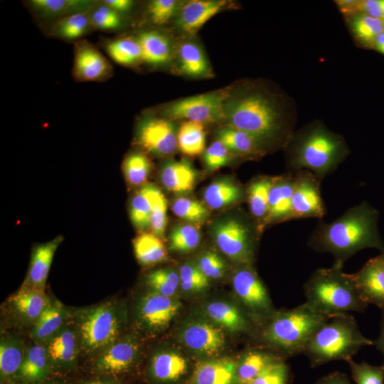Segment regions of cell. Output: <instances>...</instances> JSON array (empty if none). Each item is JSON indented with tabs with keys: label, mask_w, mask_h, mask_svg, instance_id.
Listing matches in <instances>:
<instances>
[{
	"label": "cell",
	"mask_w": 384,
	"mask_h": 384,
	"mask_svg": "<svg viewBox=\"0 0 384 384\" xmlns=\"http://www.w3.org/2000/svg\"><path fill=\"white\" fill-rule=\"evenodd\" d=\"M378 218L379 213L375 208L362 202L331 223H319L309 235L308 246L316 252L331 254L334 264L342 267L361 250L375 248L384 252Z\"/></svg>",
	"instance_id": "obj_1"
},
{
	"label": "cell",
	"mask_w": 384,
	"mask_h": 384,
	"mask_svg": "<svg viewBox=\"0 0 384 384\" xmlns=\"http://www.w3.org/2000/svg\"><path fill=\"white\" fill-rule=\"evenodd\" d=\"M283 103L264 91L249 89L228 97L224 120L268 144L286 146L293 134L295 119Z\"/></svg>",
	"instance_id": "obj_2"
},
{
	"label": "cell",
	"mask_w": 384,
	"mask_h": 384,
	"mask_svg": "<svg viewBox=\"0 0 384 384\" xmlns=\"http://www.w3.org/2000/svg\"><path fill=\"white\" fill-rule=\"evenodd\" d=\"M286 146L292 172L308 170L320 180L335 171L349 153L343 137L320 122L294 132Z\"/></svg>",
	"instance_id": "obj_3"
},
{
	"label": "cell",
	"mask_w": 384,
	"mask_h": 384,
	"mask_svg": "<svg viewBox=\"0 0 384 384\" xmlns=\"http://www.w3.org/2000/svg\"><path fill=\"white\" fill-rule=\"evenodd\" d=\"M306 303L329 316L364 312L367 307L357 289L352 274L334 264L316 270L304 286Z\"/></svg>",
	"instance_id": "obj_4"
},
{
	"label": "cell",
	"mask_w": 384,
	"mask_h": 384,
	"mask_svg": "<svg viewBox=\"0 0 384 384\" xmlns=\"http://www.w3.org/2000/svg\"><path fill=\"white\" fill-rule=\"evenodd\" d=\"M330 318L304 302L291 309L274 311L264 325L261 337L283 355L296 356L304 352L311 337Z\"/></svg>",
	"instance_id": "obj_5"
},
{
	"label": "cell",
	"mask_w": 384,
	"mask_h": 384,
	"mask_svg": "<svg viewBox=\"0 0 384 384\" xmlns=\"http://www.w3.org/2000/svg\"><path fill=\"white\" fill-rule=\"evenodd\" d=\"M81 355L88 358L106 348L123 334L127 321L122 303L113 298L97 304L73 309Z\"/></svg>",
	"instance_id": "obj_6"
},
{
	"label": "cell",
	"mask_w": 384,
	"mask_h": 384,
	"mask_svg": "<svg viewBox=\"0 0 384 384\" xmlns=\"http://www.w3.org/2000/svg\"><path fill=\"white\" fill-rule=\"evenodd\" d=\"M373 345L349 314L333 316L311 337L304 351L312 366L336 360L349 361L363 347Z\"/></svg>",
	"instance_id": "obj_7"
},
{
	"label": "cell",
	"mask_w": 384,
	"mask_h": 384,
	"mask_svg": "<svg viewBox=\"0 0 384 384\" xmlns=\"http://www.w3.org/2000/svg\"><path fill=\"white\" fill-rule=\"evenodd\" d=\"M180 308L181 302L174 297L147 291L136 301L134 324L139 331L155 335L168 327Z\"/></svg>",
	"instance_id": "obj_8"
},
{
	"label": "cell",
	"mask_w": 384,
	"mask_h": 384,
	"mask_svg": "<svg viewBox=\"0 0 384 384\" xmlns=\"http://www.w3.org/2000/svg\"><path fill=\"white\" fill-rule=\"evenodd\" d=\"M141 351L142 345L137 334L125 333L110 346L90 357L91 369L99 375H124L137 363Z\"/></svg>",
	"instance_id": "obj_9"
},
{
	"label": "cell",
	"mask_w": 384,
	"mask_h": 384,
	"mask_svg": "<svg viewBox=\"0 0 384 384\" xmlns=\"http://www.w3.org/2000/svg\"><path fill=\"white\" fill-rule=\"evenodd\" d=\"M214 238L220 251L233 261L250 265L254 255V235L250 227L242 220L230 218L215 225Z\"/></svg>",
	"instance_id": "obj_10"
},
{
	"label": "cell",
	"mask_w": 384,
	"mask_h": 384,
	"mask_svg": "<svg viewBox=\"0 0 384 384\" xmlns=\"http://www.w3.org/2000/svg\"><path fill=\"white\" fill-rule=\"evenodd\" d=\"M225 90L202 94L179 100L169 105L166 114L175 119L200 123L224 120V105L228 97Z\"/></svg>",
	"instance_id": "obj_11"
},
{
	"label": "cell",
	"mask_w": 384,
	"mask_h": 384,
	"mask_svg": "<svg viewBox=\"0 0 384 384\" xmlns=\"http://www.w3.org/2000/svg\"><path fill=\"white\" fill-rule=\"evenodd\" d=\"M321 180L308 170L294 172L292 198V220L322 218L326 207L321 195Z\"/></svg>",
	"instance_id": "obj_12"
},
{
	"label": "cell",
	"mask_w": 384,
	"mask_h": 384,
	"mask_svg": "<svg viewBox=\"0 0 384 384\" xmlns=\"http://www.w3.org/2000/svg\"><path fill=\"white\" fill-rule=\"evenodd\" d=\"M233 287L237 297L251 314L269 318L274 312L265 284L250 265L235 273Z\"/></svg>",
	"instance_id": "obj_13"
},
{
	"label": "cell",
	"mask_w": 384,
	"mask_h": 384,
	"mask_svg": "<svg viewBox=\"0 0 384 384\" xmlns=\"http://www.w3.org/2000/svg\"><path fill=\"white\" fill-rule=\"evenodd\" d=\"M50 300L45 290L21 287L8 297L4 304V309L14 326L31 329Z\"/></svg>",
	"instance_id": "obj_14"
},
{
	"label": "cell",
	"mask_w": 384,
	"mask_h": 384,
	"mask_svg": "<svg viewBox=\"0 0 384 384\" xmlns=\"http://www.w3.org/2000/svg\"><path fill=\"white\" fill-rule=\"evenodd\" d=\"M179 337L188 349L207 356L218 353L225 344L223 329L211 321L204 320H193L183 325Z\"/></svg>",
	"instance_id": "obj_15"
},
{
	"label": "cell",
	"mask_w": 384,
	"mask_h": 384,
	"mask_svg": "<svg viewBox=\"0 0 384 384\" xmlns=\"http://www.w3.org/2000/svg\"><path fill=\"white\" fill-rule=\"evenodd\" d=\"M45 345L52 371L66 373L73 370L82 355L79 336L73 318Z\"/></svg>",
	"instance_id": "obj_16"
},
{
	"label": "cell",
	"mask_w": 384,
	"mask_h": 384,
	"mask_svg": "<svg viewBox=\"0 0 384 384\" xmlns=\"http://www.w3.org/2000/svg\"><path fill=\"white\" fill-rule=\"evenodd\" d=\"M137 140L145 150L160 156L171 154L178 146L174 124L164 118L148 117L142 121Z\"/></svg>",
	"instance_id": "obj_17"
},
{
	"label": "cell",
	"mask_w": 384,
	"mask_h": 384,
	"mask_svg": "<svg viewBox=\"0 0 384 384\" xmlns=\"http://www.w3.org/2000/svg\"><path fill=\"white\" fill-rule=\"evenodd\" d=\"M73 314V309L56 299H50L47 307L30 329L31 341L40 344L48 343L71 321Z\"/></svg>",
	"instance_id": "obj_18"
},
{
	"label": "cell",
	"mask_w": 384,
	"mask_h": 384,
	"mask_svg": "<svg viewBox=\"0 0 384 384\" xmlns=\"http://www.w3.org/2000/svg\"><path fill=\"white\" fill-rule=\"evenodd\" d=\"M352 274L363 301L384 310V266L378 258L369 260Z\"/></svg>",
	"instance_id": "obj_19"
},
{
	"label": "cell",
	"mask_w": 384,
	"mask_h": 384,
	"mask_svg": "<svg viewBox=\"0 0 384 384\" xmlns=\"http://www.w3.org/2000/svg\"><path fill=\"white\" fill-rule=\"evenodd\" d=\"M294 172L276 176L270 189L268 212L262 228L273 223L292 220V198Z\"/></svg>",
	"instance_id": "obj_20"
},
{
	"label": "cell",
	"mask_w": 384,
	"mask_h": 384,
	"mask_svg": "<svg viewBox=\"0 0 384 384\" xmlns=\"http://www.w3.org/2000/svg\"><path fill=\"white\" fill-rule=\"evenodd\" d=\"M63 240L62 236H58L33 249L29 268L21 287L45 290L53 259Z\"/></svg>",
	"instance_id": "obj_21"
},
{
	"label": "cell",
	"mask_w": 384,
	"mask_h": 384,
	"mask_svg": "<svg viewBox=\"0 0 384 384\" xmlns=\"http://www.w3.org/2000/svg\"><path fill=\"white\" fill-rule=\"evenodd\" d=\"M226 4L225 1L221 0L190 1L181 8L177 24L186 33H196L210 18L223 9Z\"/></svg>",
	"instance_id": "obj_22"
},
{
	"label": "cell",
	"mask_w": 384,
	"mask_h": 384,
	"mask_svg": "<svg viewBox=\"0 0 384 384\" xmlns=\"http://www.w3.org/2000/svg\"><path fill=\"white\" fill-rule=\"evenodd\" d=\"M188 370V362L180 353L161 350L151 357L149 371L151 377L160 383H170L178 380Z\"/></svg>",
	"instance_id": "obj_23"
},
{
	"label": "cell",
	"mask_w": 384,
	"mask_h": 384,
	"mask_svg": "<svg viewBox=\"0 0 384 384\" xmlns=\"http://www.w3.org/2000/svg\"><path fill=\"white\" fill-rule=\"evenodd\" d=\"M193 384H235L237 363L230 358H218L199 363L193 372Z\"/></svg>",
	"instance_id": "obj_24"
},
{
	"label": "cell",
	"mask_w": 384,
	"mask_h": 384,
	"mask_svg": "<svg viewBox=\"0 0 384 384\" xmlns=\"http://www.w3.org/2000/svg\"><path fill=\"white\" fill-rule=\"evenodd\" d=\"M52 372L45 344L27 345L23 361L16 377L28 383H38L45 380Z\"/></svg>",
	"instance_id": "obj_25"
},
{
	"label": "cell",
	"mask_w": 384,
	"mask_h": 384,
	"mask_svg": "<svg viewBox=\"0 0 384 384\" xmlns=\"http://www.w3.org/2000/svg\"><path fill=\"white\" fill-rule=\"evenodd\" d=\"M110 65L104 55L94 47L83 44L76 49L74 71L84 81L97 80L110 71Z\"/></svg>",
	"instance_id": "obj_26"
},
{
	"label": "cell",
	"mask_w": 384,
	"mask_h": 384,
	"mask_svg": "<svg viewBox=\"0 0 384 384\" xmlns=\"http://www.w3.org/2000/svg\"><path fill=\"white\" fill-rule=\"evenodd\" d=\"M27 345L16 334L4 332L0 340L1 379L8 380L17 375L23 361Z\"/></svg>",
	"instance_id": "obj_27"
},
{
	"label": "cell",
	"mask_w": 384,
	"mask_h": 384,
	"mask_svg": "<svg viewBox=\"0 0 384 384\" xmlns=\"http://www.w3.org/2000/svg\"><path fill=\"white\" fill-rule=\"evenodd\" d=\"M218 140L238 154L257 156L267 151L271 144L238 129L227 126L219 129Z\"/></svg>",
	"instance_id": "obj_28"
},
{
	"label": "cell",
	"mask_w": 384,
	"mask_h": 384,
	"mask_svg": "<svg viewBox=\"0 0 384 384\" xmlns=\"http://www.w3.org/2000/svg\"><path fill=\"white\" fill-rule=\"evenodd\" d=\"M164 186L175 193H185L194 187L197 173L190 162L183 161H169L166 164L160 174Z\"/></svg>",
	"instance_id": "obj_29"
},
{
	"label": "cell",
	"mask_w": 384,
	"mask_h": 384,
	"mask_svg": "<svg viewBox=\"0 0 384 384\" xmlns=\"http://www.w3.org/2000/svg\"><path fill=\"white\" fill-rule=\"evenodd\" d=\"M282 357L262 350L247 351L237 363V383L248 384Z\"/></svg>",
	"instance_id": "obj_30"
},
{
	"label": "cell",
	"mask_w": 384,
	"mask_h": 384,
	"mask_svg": "<svg viewBox=\"0 0 384 384\" xmlns=\"http://www.w3.org/2000/svg\"><path fill=\"white\" fill-rule=\"evenodd\" d=\"M205 311L210 321L228 332L245 330L247 322L242 312L226 302L215 301L206 306Z\"/></svg>",
	"instance_id": "obj_31"
},
{
	"label": "cell",
	"mask_w": 384,
	"mask_h": 384,
	"mask_svg": "<svg viewBox=\"0 0 384 384\" xmlns=\"http://www.w3.org/2000/svg\"><path fill=\"white\" fill-rule=\"evenodd\" d=\"M143 61L151 65H161L169 61L171 47L169 39L157 31L142 33L137 39Z\"/></svg>",
	"instance_id": "obj_32"
},
{
	"label": "cell",
	"mask_w": 384,
	"mask_h": 384,
	"mask_svg": "<svg viewBox=\"0 0 384 384\" xmlns=\"http://www.w3.org/2000/svg\"><path fill=\"white\" fill-rule=\"evenodd\" d=\"M135 257L143 266H151L164 261L167 256L164 244L153 233H142L133 241Z\"/></svg>",
	"instance_id": "obj_33"
},
{
	"label": "cell",
	"mask_w": 384,
	"mask_h": 384,
	"mask_svg": "<svg viewBox=\"0 0 384 384\" xmlns=\"http://www.w3.org/2000/svg\"><path fill=\"white\" fill-rule=\"evenodd\" d=\"M242 197L240 187L227 178L212 182L206 188L203 198L213 209H220L238 201Z\"/></svg>",
	"instance_id": "obj_34"
},
{
	"label": "cell",
	"mask_w": 384,
	"mask_h": 384,
	"mask_svg": "<svg viewBox=\"0 0 384 384\" xmlns=\"http://www.w3.org/2000/svg\"><path fill=\"white\" fill-rule=\"evenodd\" d=\"M275 177L262 176L257 178L250 184L248 188L250 209L252 215L258 221L259 230L262 228L267 215L270 191Z\"/></svg>",
	"instance_id": "obj_35"
},
{
	"label": "cell",
	"mask_w": 384,
	"mask_h": 384,
	"mask_svg": "<svg viewBox=\"0 0 384 384\" xmlns=\"http://www.w3.org/2000/svg\"><path fill=\"white\" fill-rule=\"evenodd\" d=\"M156 188L151 184L144 185L132 198L129 215L133 225L138 229L144 230L150 226V216Z\"/></svg>",
	"instance_id": "obj_36"
},
{
	"label": "cell",
	"mask_w": 384,
	"mask_h": 384,
	"mask_svg": "<svg viewBox=\"0 0 384 384\" xmlns=\"http://www.w3.org/2000/svg\"><path fill=\"white\" fill-rule=\"evenodd\" d=\"M178 146L187 156L202 153L206 145V133L202 123L186 121L180 127L177 134Z\"/></svg>",
	"instance_id": "obj_37"
},
{
	"label": "cell",
	"mask_w": 384,
	"mask_h": 384,
	"mask_svg": "<svg viewBox=\"0 0 384 384\" xmlns=\"http://www.w3.org/2000/svg\"><path fill=\"white\" fill-rule=\"evenodd\" d=\"M349 26L357 41L367 47H373L375 38L384 31L382 19L362 13L348 16Z\"/></svg>",
	"instance_id": "obj_38"
},
{
	"label": "cell",
	"mask_w": 384,
	"mask_h": 384,
	"mask_svg": "<svg viewBox=\"0 0 384 384\" xmlns=\"http://www.w3.org/2000/svg\"><path fill=\"white\" fill-rule=\"evenodd\" d=\"M32 7L40 14L46 17L63 16V17L78 12H84L93 1L87 0H32Z\"/></svg>",
	"instance_id": "obj_39"
},
{
	"label": "cell",
	"mask_w": 384,
	"mask_h": 384,
	"mask_svg": "<svg viewBox=\"0 0 384 384\" xmlns=\"http://www.w3.org/2000/svg\"><path fill=\"white\" fill-rule=\"evenodd\" d=\"M181 70L187 75L199 77L209 71L208 60L201 48L194 43L185 42L178 48Z\"/></svg>",
	"instance_id": "obj_40"
},
{
	"label": "cell",
	"mask_w": 384,
	"mask_h": 384,
	"mask_svg": "<svg viewBox=\"0 0 384 384\" xmlns=\"http://www.w3.org/2000/svg\"><path fill=\"white\" fill-rule=\"evenodd\" d=\"M145 284L148 291L174 297L180 284L179 274L171 269H157L146 276Z\"/></svg>",
	"instance_id": "obj_41"
},
{
	"label": "cell",
	"mask_w": 384,
	"mask_h": 384,
	"mask_svg": "<svg viewBox=\"0 0 384 384\" xmlns=\"http://www.w3.org/2000/svg\"><path fill=\"white\" fill-rule=\"evenodd\" d=\"M107 51L113 60L121 65H131L142 58L139 42L129 38L110 42L107 46Z\"/></svg>",
	"instance_id": "obj_42"
},
{
	"label": "cell",
	"mask_w": 384,
	"mask_h": 384,
	"mask_svg": "<svg viewBox=\"0 0 384 384\" xmlns=\"http://www.w3.org/2000/svg\"><path fill=\"white\" fill-rule=\"evenodd\" d=\"M199 230L191 225H180L174 228L169 238V249L186 252L194 250L200 242Z\"/></svg>",
	"instance_id": "obj_43"
},
{
	"label": "cell",
	"mask_w": 384,
	"mask_h": 384,
	"mask_svg": "<svg viewBox=\"0 0 384 384\" xmlns=\"http://www.w3.org/2000/svg\"><path fill=\"white\" fill-rule=\"evenodd\" d=\"M123 171L129 183L133 186L142 185L149 176L150 162L144 154H131L124 161Z\"/></svg>",
	"instance_id": "obj_44"
},
{
	"label": "cell",
	"mask_w": 384,
	"mask_h": 384,
	"mask_svg": "<svg viewBox=\"0 0 384 384\" xmlns=\"http://www.w3.org/2000/svg\"><path fill=\"white\" fill-rule=\"evenodd\" d=\"M89 18L84 12L63 17L55 26L56 35L65 39H75L85 33L90 25Z\"/></svg>",
	"instance_id": "obj_45"
},
{
	"label": "cell",
	"mask_w": 384,
	"mask_h": 384,
	"mask_svg": "<svg viewBox=\"0 0 384 384\" xmlns=\"http://www.w3.org/2000/svg\"><path fill=\"white\" fill-rule=\"evenodd\" d=\"M172 210L178 218L191 223L201 222L209 215L208 210L203 204L188 198H178L175 200Z\"/></svg>",
	"instance_id": "obj_46"
},
{
	"label": "cell",
	"mask_w": 384,
	"mask_h": 384,
	"mask_svg": "<svg viewBox=\"0 0 384 384\" xmlns=\"http://www.w3.org/2000/svg\"><path fill=\"white\" fill-rule=\"evenodd\" d=\"M180 285L184 292H202L209 286L208 279L198 266L192 262L182 265L179 269Z\"/></svg>",
	"instance_id": "obj_47"
},
{
	"label": "cell",
	"mask_w": 384,
	"mask_h": 384,
	"mask_svg": "<svg viewBox=\"0 0 384 384\" xmlns=\"http://www.w3.org/2000/svg\"><path fill=\"white\" fill-rule=\"evenodd\" d=\"M356 384H384V364L375 366L366 362L347 361Z\"/></svg>",
	"instance_id": "obj_48"
},
{
	"label": "cell",
	"mask_w": 384,
	"mask_h": 384,
	"mask_svg": "<svg viewBox=\"0 0 384 384\" xmlns=\"http://www.w3.org/2000/svg\"><path fill=\"white\" fill-rule=\"evenodd\" d=\"M167 201L164 193L156 188L150 216V226L153 233L159 237L164 235L167 222Z\"/></svg>",
	"instance_id": "obj_49"
},
{
	"label": "cell",
	"mask_w": 384,
	"mask_h": 384,
	"mask_svg": "<svg viewBox=\"0 0 384 384\" xmlns=\"http://www.w3.org/2000/svg\"><path fill=\"white\" fill-rule=\"evenodd\" d=\"M209 279L220 278L225 273L226 265L223 258L213 251H207L200 257L197 265Z\"/></svg>",
	"instance_id": "obj_50"
},
{
	"label": "cell",
	"mask_w": 384,
	"mask_h": 384,
	"mask_svg": "<svg viewBox=\"0 0 384 384\" xmlns=\"http://www.w3.org/2000/svg\"><path fill=\"white\" fill-rule=\"evenodd\" d=\"M91 23L102 30H112L121 26L119 14L103 4L92 13Z\"/></svg>",
	"instance_id": "obj_51"
},
{
	"label": "cell",
	"mask_w": 384,
	"mask_h": 384,
	"mask_svg": "<svg viewBox=\"0 0 384 384\" xmlns=\"http://www.w3.org/2000/svg\"><path fill=\"white\" fill-rule=\"evenodd\" d=\"M289 370L284 361L274 363L248 384H287Z\"/></svg>",
	"instance_id": "obj_52"
},
{
	"label": "cell",
	"mask_w": 384,
	"mask_h": 384,
	"mask_svg": "<svg viewBox=\"0 0 384 384\" xmlns=\"http://www.w3.org/2000/svg\"><path fill=\"white\" fill-rule=\"evenodd\" d=\"M203 159L208 169H218L228 163L229 149L220 141L217 140L205 151Z\"/></svg>",
	"instance_id": "obj_53"
},
{
	"label": "cell",
	"mask_w": 384,
	"mask_h": 384,
	"mask_svg": "<svg viewBox=\"0 0 384 384\" xmlns=\"http://www.w3.org/2000/svg\"><path fill=\"white\" fill-rule=\"evenodd\" d=\"M177 9V2L174 0H154L149 6L152 21L161 24L168 21Z\"/></svg>",
	"instance_id": "obj_54"
},
{
	"label": "cell",
	"mask_w": 384,
	"mask_h": 384,
	"mask_svg": "<svg viewBox=\"0 0 384 384\" xmlns=\"http://www.w3.org/2000/svg\"><path fill=\"white\" fill-rule=\"evenodd\" d=\"M358 13H362L373 18H384V0L358 1Z\"/></svg>",
	"instance_id": "obj_55"
},
{
	"label": "cell",
	"mask_w": 384,
	"mask_h": 384,
	"mask_svg": "<svg viewBox=\"0 0 384 384\" xmlns=\"http://www.w3.org/2000/svg\"><path fill=\"white\" fill-rule=\"evenodd\" d=\"M103 4L119 14L129 10L133 1L130 0H105Z\"/></svg>",
	"instance_id": "obj_56"
},
{
	"label": "cell",
	"mask_w": 384,
	"mask_h": 384,
	"mask_svg": "<svg viewBox=\"0 0 384 384\" xmlns=\"http://www.w3.org/2000/svg\"><path fill=\"white\" fill-rule=\"evenodd\" d=\"M317 384H350L347 378L341 373H334L326 376Z\"/></svg>",
	"instance_id": "obj_57"
},
{
	"label": "cell",
	"mask_w": 384,
	"mask_h": 384,
	"mask_svg": "<svg viewBox=\"0 0 384 384\" xmlns=\"http://www.w3.org/2000/svg\"><path fill=\"white\" fill-rule=\"evenodd\" d=\"M373 345L383 354L384 356V316L382 318L380 324V331L378 338L373 341Z\"/></svg>",
	"instance_id": "obj_58"
},
{
	"label": "cell",
	"mask_w": 384,
	"mask_h": 384,
	"mask_svg": "<svg viewBox=\"0 0 384 384\" xmlns=\"http://www.w3.org/2000/svg\"><path fill=\"white\" fill-rule=\"evenodd\" d=\"M372 48L384 55V31L375 38Z\"/></svg>",
	"instance_id": "obj_59"
},
{
	"label": "cell",
	"mask_w": 384,
	"mask_h": 384,
	"mask_svg": "<svg viewBox=\"0 0 384 384\" xmlns=\"http://www.w3.org/2000/svg\"><path fill=\"white\" fill-rule=\"evenodd\" d=\"M84 384H119V383H116V382H112V381H108V380H95V381L87 382Z\"/></svg>",
	"instance_id": "obj_60"
},
{
	"label": "cell",
	"mask_w": 384,
	"mask_h": 384,
	"mask_svg": "<svg viewBox=\"0 0 384 384\" xmlns=\"http://www.w3.org/2000/svg\"><path fill=\"white\" fill-rule=\"evenodd\" d=\"M378 258V260H380V262L383 264V265L384 266V252H383V254H381L380 255L378 256L377 257Z\"/></svg>",
	"instance_id": "obj_61"
},
{
	"label": "cell",
	"mask_w": 384,
	"mask_h": 384,
	"mask_svg": "<svg viewBox=\"0 0 384 384\" xmlns=\"http://www.w3.org/2000/svg\"><path fill=\"white\" fill-rule=\"evenodd\" d=\"M48 384H64V383H57V382H52V383H49Z\"/></svg>",
	"instance_id": "obj_62"
},
{
	"label": "cell",
	"mask_w": 384,
	"mask_h": 384,
	"mask_svg": "<svg viewBox=\"0 0 384 384\" xmlns=\"http://www.w3.org/2000/svg\"><path fill=\"white\" fill-rule=\"evenodd\" d=\"M383 23H384V18H383Z\"/></svg>",
	"instance_id": "obj_63"
}]
</instances>
